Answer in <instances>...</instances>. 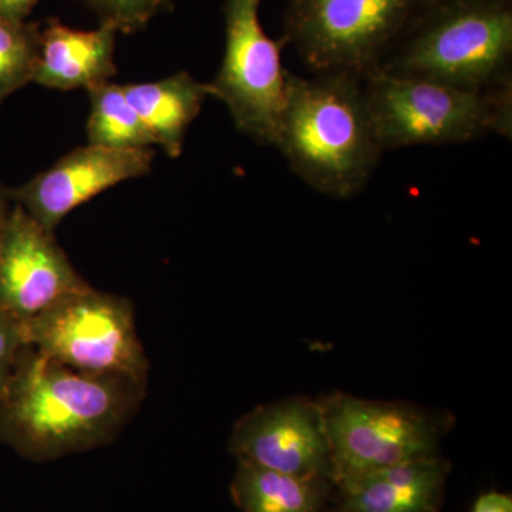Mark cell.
Masks as SVG:
<instances>
[{
	"label": "cell",
	"instance_id": "obj_1",
	"mask_svg": "<svg viewBox=\"0 0 512 512\" xmlns=\"http://www.w3.org/2000/svg\"><path fill=\"white\" fill-rule=\"evenodd\" d=\"M146 387L74 370L28 345L0 393V441L36 463L109 446L140 409Z\"/></svg>",
	"mask_w": 512,
	"mask_h": 512
},
{
	"label": "cell",
	"instance_id": "obj_2",
	"mask_svg": "<svg viewBox=\"0 0 512 512\" xmlns=\"http://www.w3.org/2000/svg\"><path fill=\"white\" fill-rule=\"evenodd\" d=\"M275 148L313 190L338 200L362 194L384 150L363 77L289 73Z\"/></svg>",
	"mask_w": 512,
	"mask_h": 512
},
{
	"label": "cell",
	"instance_id": "obj_3",
	"mask_svg": "<svg viewBox=\"0 0 512 512\" xmlns=\"http://www.w3.org/2000/svg\"><path fill=\"white\" fill-rule=\"evenodd\" d=\"M377 70L464 90L511 84V0H424Z\"/></svg>",
	"mask_w": 512,
	"mask_h": 512
},
{
	"label": "cell",
	"instance_id": "obj_4",
	"mask_svg": "<svg viewBox=\"0 0 512 512\" xmlns=\"http://www.w3.org/2000/svg\"><path fill=\"white\" fill-rule=\"evenodd\" d=\"M363 87L384 153L454 146L487 136L511 140L512 83L464 90L376 70L363 77Z\"/></svg>",
	"mask_w": 512,
	"mask_h": 512
},
{
	"label": "cell",
	"instance_id": "obj_5",
	"mask_svg": "<svg viewBox=\"0 0 512 512\" xmlns=\"http://www.w3.org/2000/svg\"><path fill=\"white\" fill-rule=\"evenodd\" d=\"M424 0H288L285 45L313 74L375 72Z\"/></svg>",
	"mask_w": 512,
	"mask_h": 512
},
{
	"label": "cell",
	"instance_id": "obj_6",
	"mask_svg": "<svg viewBox=\"0 0 512 512\" xmlns=\"http://www.w3.org/2000/svg\"><path fill=\"white\" fill-rule=\"evenodd\" d=\"M134 319L130 299L87 286L29 320L26 328L30 345L64 366L147 386L150 362Z\"/></svg>",
	"mask_w": 512,
	"mask_h": 512
},
{
	"label": "cell",
	"instance_id": "obj_7",
	"mask_svg": "<svg viewBox=\"0 0 512 512\" xmlns=\"http://www.w3.org/2000/svg\"><path fill=\"white\" fill-rule=\"evenodd\" d=\"M261 2L225 0L224 59L205 90L227 106L242 134L262 146L275 147L289 72L282 66L284 39H271L262 28Z\"/></svg>",
	"mask_w": 512,
	"mask_h": 512
},
{
	"label": "cell",
	"instance_id": "obj_8",
	"mask_svg": "<svg viewBox=\"0 0 512 512\" xmlns=\"http://www.w3.org/2000/svg\"><path fill=\"white\" fill-rule=\"evenodd\" d=\"M338 483L370 471L436 456L439 429L426 413L402 403L335 394L320 402Z\"/></svg>",
	"mask_w": 512,
	"mask_h": 512
},
{
	"label": "cell",
	"instance_id": "obj_9",
	"mask_svg": "<svg viewBox=\"0 0 512 512\" xmlns=\"http://www.w3.org/2000/svg\"><path fill=\"white\" fill-rule=\"evenodd\" d=\"M229 450L238 461L303 478H330L332 460L320 403L286 399L245 414Z\"/></svg>",
	"mask_w": 512,
	"mask_h": 512
},
{
	"label": "cell",
	"instance_id": "obj_10",
	"mask_svg": "<svg viewBox=\"0 0 512 512\" xmlns=\"http://www.w3.org/2000/svg\"><path fill=\"white\" fill-rule=\"evenodd\" d=\"M87 286L53 231L16 204L0 245V306L28 323Z\"/></svg>",
	"mask_w": 512,
	"mask_h": 512
},
{
	"label": "cell",
	"instance_id": "obj_11",
	"mask_svg": "<svg viewBox=\"0 0 512 512\" xmlns=\"http://www.w3.org/2000/svg\"><path fill=\"white\" fill-rule=\"evenodd\" d=\"M154 156L153 148L116 150L89 144L60 158L10 197L42 227L55 231L69 212L100 192L150 173Z\"/></svg>",
	"mask_w": 512,
	"mask_h": 512
},
{
	"label": "cell",
	"instance_id": "obj_12",
	"mask_svg": "<svg viewBox=\"0 0 512 512\" xmlns=\"http://www.w3.org/2000/svg\"><path fill=\"white\" fill-rule=\"evenodd\" d=\"M117 29L100 23L96 30L67 28L56 19L40 25L39 56L33 82L49 89H93L116 76Z\"/></svg>",
	"mask_w": 512,
	"mask_h": 512
},
{
	"label": "cell",
	"instance_id": "obj_13",
	"mask_svg": "<svg viewBox=\"0 0 512 512\" xmlns=\"http://www.w3.org/2000/svg\"><path fill=\"white\" fill-rule=\"evenodd\" d=\"M447 466L431 456L338 481L348 512H434Z\"/></svg>",
	"mask_w": 512,
	"mask_h": 512
},
{
	"label": "cell",
	"instance_id": "obj_14",
	"mask_svg": "<svg viewBox=\"0 0 512 512\" xmlns=\"http://www.w3.org/2000/svg\"><path fill=\"white\" fill-rule=\"evenodd\" d=\"M123 90L156 144L171 158L180 156L185 133L208 97L205 83L180 72L160 82L124 84Z\"/></svg>",
	"mask_w": 512,
	"mask_h": 512
},
{
	"label": "cell",
	"instance_id": "obj_15",
	"mask_svg": "<svg viewBox=\"0 0 512 512\" xmlns=\"http://www.w3.org/2000/svg\"><path fill=\"white\" fill-rule=\"evenodd\" d=\"M323 481L238 461L231 494L242 512H320Z\"/></svg>",
	"mask_w": 512,
	"mask_h": 512
},
{
	"label": "cell",
	"instance_id": "obj_16",
	"mask_svg": "<svg viewBox=\"0 0 512 512\" xmlns=\"http://www.w3.org/2000/svg\"><path fill=\"white\" fill-rule=\"evenodd\" d=\"M92 110L87 137L93 146L136 150L156 146L150 130L124 94L123 86L103 83L89 90Z\"/></svg>",
	"mask_w": 512,
	"mask_h": 512
},
{
	"label": "cell",
	"instance_id": "obj_17",
	"mask_svg": "<svg viewBox=\"0 0 512 512\" xmlns=\"http://www.w3.org/2000/svg\"><path fill=\"white\" fill-rule=\"evenodd\" d=\"M39 40L40 23L0 18V103L33 82Z\"/></svg>",
	"mask_w": 512,
	"mask_h": 512
},
{
	"label": "cell",
	"instance_id": "obj_18",
	"mask_svg": "<svg viewBox=\"0 0 512 512\" xmlns=\"http://www.w3.org/2000/svg\"><path fill=\"white\" fill-rule=\"evenodd\" d=\"M99 16L101 23H110L117 32H137L154 16L170 8V0H83Z\"/></svg>",
	"mask_w": 512,
	"mask_h": 512
},
{
	"label": "cell",
	"instance_id": "obj_19",
	"mask_svg": "<svg viewBox=\"0 0 512 512\" xmlns=\"http://www.w3.org/2000/svg\"><path fill=\"white\" fill-rule=\"evenodd\" d=\"M28 345L26 323L0 306V393L8 384L23 349Z\"/></svg>",
	"mask_w": 512,
	"mask_h": 512
},
{
	"label": "cell",
	"instance_id": "obj_20",
	"mask_svg": "<svg viewBox=\"0 0 512 512\" xmlns=\"http://www.w3.org/2000/svg\"><path fill=\"white\" fill-rule=\"evenodd\" d=\"M39 0H0V18L26 22Z\"/></svg>",
	"mask_w": 512,
	"mask_h": 512
},
{
	"label": "cell",
	"instance_id": "obj_21",
	"mask_svg": "<svg viewBox=\"0 0 512 512\" xmlns=\"http://www.w3.org/2000/svg\"><path fill=\"white\" fill-rule=\"evenodd\" d=\"M473 512H512L511 495L501 493L483 494L474 504Z\"/></svg>",
	"mask_w": 512,
	"mask_h": 512
},
{
	"label": "cell",
	"instance_id": "obj_22",
	"mask_svg": "<svg viewBox=\"0 0 512 512\" xmlns=\"http://www.w3.org/2000/svg\"><path fill=\"white\" fill-rule=\"evenodd\" d=\"M10 192L0 185V245H2L3 235H5L6 224L10 214L9 200Z\"/></svg>",
	"mask_w": 512,
	"mask_h": 512
}]
</instances>
